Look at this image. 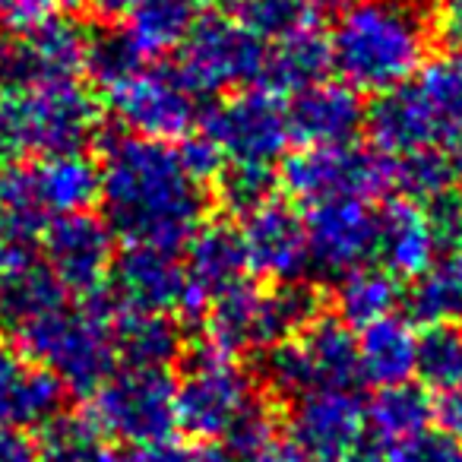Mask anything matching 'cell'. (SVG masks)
<instances>
[{"label": "cell", "mask_w": 462, "mask_h": 462, "mask_svg": "<svg viewBox=\"0 0 462 462\" xmlns=\"http://www.w3.org/2000/svg\"><path fill=\"white\" fill-rule=\"evenodd\" d=\"M415 374L421 377L424 390L449 393L462 390V333L449 323H434L428 333L418 336Z\"/></svg>", "instance_id": "obj_33"}, {"label": "cell", "mask_w": 462, "mask_h": 462, "mask_svg": "<svg viewBox=\"0 0 462 462\" xmlns=\"http://www.w3.org/2000/svg\"><path fill=\"white\" fill-rule=\"evenodd\" d=\"M298 4H304V7L314 10V14L320 16V14H327V10H336L342 0H298Z\"/></svg>", "instance_id": "obj_48"}, {"label": "cell", "mask_w": 462, "mask_h": 462, "mask_svg": "<svg viewBox=\"0 0 462 462\" xmlns=\"http://www.w3.org/2000/svg\"><path fill=\"white\" fill-rule=\"evenodd\" d=\"M203 7H228V4H238V0H197Z\"/></svg>", "instance_id": "obj_50"}, {"label": "cell", "mask_w": 462, "mask_h": 462, "mask_svg": "<svg viewBox=\"0 0 462 462\" xmlns=\"http://www.w3.org/2000/svg\"><path fill=\"white\" fill-rule=\"evenodd\" d=\"M89 415L102 434L149 447L178 428V386L159 367H124L92 393Z\"/></svg>", "instance_id": "obj_8"}, {"label": "cell", "mask_w": 462, "mask_h": 462, "mask_svg": "<svg viewBox=\"0 0 462 462\" xmlns=\"http://www.w3.org/2000/svg\"><path fill=\"white\" fill-rule=\"evenodd\" d=\"M443 424L453 437L462 440V390L449 393L447 402H443Z\"/></svg>", "instance_id": "obj_46"}, {"label": "cell", "mask_w": 462, "mask_h": 462, "mask_svg": "<svg viewBox=\"0 0 462 462\" xmlns=\"http://www.w3.org/2000/svg\"><path fill=\"white\" fill-rule=\"evenodd\" d=\"M418 361V333L405 317L386 314L367 323L358 339V374L374 386L409 383Z\"/></svg>", "instance_id": "obj_26"}, {"label": "cell", "mask_w": 462, "mask_h": 462, "mask_svg": "<svg viewBox=\"0 0 462 462\" xmlns=\"http://www.w3.org/2000/svg\"><path fill=\"white\" fill-rule=\"evenodd\" d=\"M367 121L361 92L348 83H320L295 92V102L289 105L291 140H301L304 146H336L352 143L361 124Z\"/></svg>", "instance_id": "obj_23"}, {"label": "cell", "mask_w": 462, "mask_h": 462, "mask_svg": "<svg viewBox=\"0 0 462 462\" xmlns=\"http://www.w3.org/2000/svg\"><path fill=\"white\" fill-rule=\"evenodd\" d=\"M266 380L282 396L352 386L358 374V339L339 317H317L314 323L266 352Z\"/></svg>", "instance_id": "obj_9"}, {"label": "cell", "mask_w": 462, "mask_h": 462, "mask_svg": "<svg viewBox=\"0 0 462 462\" xmlns=\"http://www.w3.org/2000/svg\"><path fill=\"white\" fill-rule=\"evenodd\" d=\"M102 447V430L92 415L77 411H54L45 424H39V449L42 462H86Z\"/></svg>", "instance_id": "obj_35"}, {"label": "cell", "mask_w": 462, "mask_h": 462, "mask_svg": "<svg viewBox=\"0 0 462 462\" xmlns=\"http://www.w3.org/2000/svg\"><path fill=\"white\" fill-rule=\"evenodd\" d=\"M178 386V424L203 443L231 440L260 411L257 383L225 348L197 346L187 358Z\"/></svg>", "instance_id": "obj_7"}, {"label": "cell", "mask_w": 462, "mask_h": 462, "mask_svg": "<svg viewBox=\"0 0 462 462\" xmlns=\"http://www.w3.org/2000/svg\"><path fill=\"white\" fill-rule=\"evenodd\" d=\"M108 108L130 134L149 136V140H168L187 136L197 124V92L180 79L174 67L146 64L136 73L124 77L121 83L105 89Z\"/></svg>", "instance_id": "obj_15"}, {"label": "cell", "mask_w": 462, "mask_h": 462, "mask_svg": "<svg viewBox=\"0 0 462 462\" xmlns=\"http://www.w3.org/2000/svg\"><path fill=\"white\" fill-rule=\"evenodd\" d=\"M79 0H0V20L14 29H26L48 16H60V10L77 7Z\"/></svg>", "instance_id": "obj_41"}, {"label": "cell", "mask_w": 462, "mask_h": 462, "mask_svg": "<svg viewBox=\"0 0 462 462\" xmlns=\"http://www.w3.org/2000/svg\"><path fill=\"white\" fill-rule=\"evenodd\" d=\"M453 171L456 168L447 155H440L437 149H421V152L390 159V187H396L405 199L434 206L449 190Z\"/></svg>", "instance_id": "obj_34"}, {"label": "cell", "mask_w": 462, "mask_h": 462, "mask_svg": "<svg viewBox=\"0 0 462 462\" xmlns=\"http://www.w3.org/2000/svg\"><path fill=\"white\" fill-rule=\"evenodd\" d=\"M140 67H146V58L134 48V42L121 32H108L102 39L89 42V58H86V70L96 77V83L102 89L121 83L124 77L136 73Z\"/></svg>", "instance_id": "obj_38"}, {"label": "cell", "mask_w": 462, "mask_h": 462, "mask_svg": "<svg viewBox=\"0 0 462 462\" xmlns=\"http://www.w3.org/2000/svg\"><path fill=\"white\" fill-rule=\"evenodd\" d=\"M329 67H333L329 39H323L317 32V26H308L266 45L260 86L273 89L276 96H282V92H301L308 86L327 79Z\"/></svg>", "instance_id": "obj_24"}, {"label": "cell", "mask_w": 462, "mask_h": 462, "mask_svg": "<svg viewBox=\"0 0 462 462\" xmlns=\"http://www.w3.org/2000/svg\"><path fill=\"white\" fill-rule=\"evenodd\" d=\"M289 440L304 462H383V449L367 430V411L348 386L298 396Z\"/></svg>", "instance_id": "obj_11"}, {"label": "cell", "mask_w": 462, "mask_h": 462, "mask_svg": "<svg viewBox=\"0 0 462 462\" xmlns=\"http://www.w3.org/2000/svg\"><path fill=\"white\" fill-rule=\"evenodd\" d=\"M320 317V295L301 282H282L276 289H257L238 282L218 291L206 308L209 342L231 355L257 352L291 339Z\"/></svg>", "instance_id": "obj_6"}, {"label": "cell", "mask_w": 462, "mask_h": 462, "mask_svg": "<svg viewBox=\"0 0 462 462\" xmlns=\"http://www.w3.org/2000/svg\"><path fill=\"white\" fill-rule=\"evenodd\" d=\"M134 462H231V453H225L216 443H199V447H187V443H174L171 437L149 447H134Z\"/></svg>", "instance_id": "obj_40"}, {"label": "cell", "mask_w": 462, "mask_h": 462, "mask_svg": "<svg viewBox=\"0 0 462 462\" xmlns=\"http://www.w3.org/2000/svg\"><path fill=\"white\" fill-rule=\"evenodd\" d=\"M26 358L45 367L70 393H96L115 374V339H111L108 304L92 295L83 304L48 310L16 329Z\"/></svg>", "instance_id": "obj_5"}, {"label": "cell", "mask_w": 462, "mask_h": 462, "mask_svg": "<svg viewBox=\"0 0 462 462\" xmlns=\"http://www.w3.org/2000/svg\"><path fill=\"white\" fill-rule=\"evenodd\" d=\"M98 197L111 235L127 247L178 251L203 228L206 180L187 168L178 143L117 136L105 146Z\"/></svg>", "instance_id": "obj_1"}, {"label": "cell", "mask_w": 462, "mask_h": 462, "mask_svg": "<svg viewBox=\"0 0 462 462\" xmlns=\"http://www.w3.org/2000/svg\"><path fill=\"white\" fill-rule=\"evenodd\" d=\"M371 140L386 159L437 149L462 130V51L434 58L367 115Z\"/></svg>", "instance_id": "obj_3"}, {"label": "cell", "mask_w": 462, "mask_h": 462, "mask_svg": "<svg viewBox=\"0 0 462 462\" xmlns=\"http://www.w3.org/2000/svg\"><path fill=\"white\" fill-rule=\"evenodd\" d=\"M304 231L310 266L327 276H346L377 254V212L367 206V199H333L310 206Z\"/></svg>", "instance_id": "obj_21"}, {"label": "cell", "mask_w": 462, "mask_h": 462, "mask_svg": "<svg viewBox=\"0 0 462 462\" xmlns=\"http://www.w3.org/2000/svg\"><path fill=\"white\" fill-rule=\"evenodd\" d=\"M111 339L115 355L127 367H159L165 371L180 352V329L171 314L152 310H124L111 317Z\"/></svg>", "instance_id": "obj_27"}, {"label": "cell", "mask_w": 462, "mask_h": 462, "mask_svg": "<svg viewBox=\"0 0 462 462\" xmlns=\"http://www.w3.org/2000/svg\"><path fill=\"white\" fill-rule=\"evenodd\" d=\"M64 402V386L32 365L14 342L0 339V430L45 424Z\"/></svg>", "instance_id": "obj_22"}, {"label": "cell", "mask_w": 462, "mask_h": 462, "mask_svg": "<svg viewBox=\"0 0 462 462\" xmlns=\"http://www.w3.org/2000/svg\"><path fill=\"white\" fill-rule=\"evenodd\" d=\"M282 187L308 206L371 199L390 187V159L355 143L304 146L282 165Z\"/></svg>", "instance_id": "obj_12"}, {"label": "cell", "mask_w": 462, "mask_h": 462, "mask_svg": "<svg viewBox=\"0 0 462 462\" xmlns=\"http://www.w3.org/2000/svg\"><path fill=\"white\" fill-rule=\"evenodd\" d=\"M456 222H462V190H459V197H456Z\"/></svg>", "instance_id": "obj_51"}, {"label": "cell", "mask_w": 462, "mask_h": 462, "mask_svg": "<svg viewBox=\"0 0 462 462\" xmlns=\"http://www.w3.org/2000/svg\"><path fill=\"white\" fill-rule=\"evenodd\" d=\"M266 45L247 32L238 20L209 14L193 20L190 32L178 48V67L187 86L197 96H222L231 89L260 86Z\"/></svg>", "instance_id": "obj_10"}, {"label": "cell", "mask_w": 462, "mask_h": 462, "mask_svg": "<svg viewBox=\"0 0 462 462\" xmlns=\"http://www.w3.org/2000/svg\"><path fill=\"white\" fill-rule=\"evenodd\" d=\"M409 304L411 314L428 327L462 317V245L453 247V254L443 263H437L430 273L415 279Z\"/></svg>", "instance_id": "obj_32"}, {"label": "cell", "mask_w": 462, "mask_h": 462, "mask_svg": "<svg viewBox=\"0 0 462 462\" xmlns=\"http://www.w3.org/2000/svg\"><path fill=\"white\" fill-rule=\"evenodd\" d=\"M365 411L374 443L380 449H393L402 440L430 428L434 402H430L428 390H421V386L396 383L380 386V393L371 399V405H365Z\"/></svg>", "instance_id": "obj_28"}, {"label": "cell", "mask_w": 462, "mask_h": 462, "mask_svg": "<svg viewBox=\"0 0 462 462\" xmlns=\"http://www.w3.org/2000/svg\"><path fill=\"white\" fill-rule=\"evenodd\" d=\"M218 174H222L225 203H228V209L241 212V216L270 203L279 180L273 165H251V162H228Z\"/></svg>", "instance_id": "obj_37"}, {"label": "cell", "mask_w": 462, "mask_h": 462, "mask_svg": "<svg viewBox=\"0 0 462 462\" xmlns=\"http://www.w3.org/2000/svg\"><path fill=\"white\" fill-rule=\"evenodd\" d=\"M64 295L67 291L60 289V282L51 276V270L42 260L0 273V317L7 320V327L14 333L20 327H26V323H32L35 317L60 308Z\"/></svg>", "instance_id": "obj_29"}, {"label": "cell", "mask_w": 462, "mask_h": 462, "mask_svg": "<svg viewBox=\"0 0 462 462\" xmlns=\"http://www.w3.org/2000/svg\"><path fill=\"white\" fill-rule=\"evenodd\" d=\"M4 209L48 225L58 216L83 212L98 197V168L83 152L14 162L0 174Z\"/></svg>", "instance_id": "obj_13"}, {"label": "cell", "mask_w": 462, "mask_h": 462, "mask_svg": "<svg viewBox=\"0 0 462 462\" xmlns=\"http://www.w3.org/2000/svg\"><path fill=\"white\" fill-rule=\"evenodd\" d=\"M231 462H304V456L295 449V443L282 440V437H276V430H273V434L254 440L251 447L235 449Z\"/></svg>", "instance_id": "obj_42"}, {"label": "cell", "mask_w": 462, "mask_h": 462, "mask_svg": "<svg viewBox=\"0 0 462 462\" xmlns=\"http://www.w3.org/2000/svg\"><path fill=\"white\" fill-rule=\"evenodd\" d=\"M86 462H134V456H130V453H124V449H108V447H98L96 453H92Z\"/></svg>", "instance_id": "obj_47"}, {"label": "cell", "mask_w": 462, "mask_h": 462, "mask_svg": "<svg viewBox=\"0 0 462 462\" xmlns=\"http://www.w3.org/2000/svg\"><path fill=\"white\" fill-rule=\"evenodd\" d=\"M98 124V102L77 79L14 86L0 96V155L10 162H32L83 152L96 140Z\"/></svg>", "instance_id": "obj_4"}, {"label": "cell", "mask_w": 462, "mask_h": 462, "mask_svg": "<svg viewBox=\"0 0 462 462\" xmlns=\"http://www.w3.org/2000/svg\"><path fill=\"white\" fill-rule=\"evenodd\" d=\"M430 29L411 0H355L329 32L333 67L355 92H393L428 58Z\"/></svg>", "instance_id": "obj_2"}, {"label": "cell", "mask_w": 462, "mask_h": 462, "mask_svg": "<svg viewBox=\"0 0 462 462\" xmlns=\"http://www.w3.org/2000/svg\"><path fill=\"white\" fill-rule=\"evenodd\" d=\"M386 453H390V462H462V440L447 428H428Z\"/></svg>", "instance_id": "obj_39"}, {"label": "cell", "mask_w": 462, "mask_h": 462, "mask_svg": "<svg viewBox=\"0 0 462 462\" xmlns=\"http://www.w3.org/2000/svg\"><path fill=\"white\" fill-rule=\"evenodd\" d=\"M0 209H4V197H0Z\"/></svg>", "instance_id": "obj_52"}, {"label": "cell", "mask_w": 462, "mask_h": 462, "mask_svg": "<svg viewBox=\"0 0 462 462\" xmlns=\"http://www.w3.org/2000/svg\"><path fill=\"white\" fill-rule=\"evenodd\" d=\"M449 162H453V168H462V130L449 140Z\"/></svg>", "instance_id": "obj_49"}, {"label": "cell", "mask_w": 462, "mask_h": 462, "mask_svg": "<svg viewBox=\"0 0 462 462\" xmlns=\"http://www.w3.org/2000/svg\"><path fill=\"white\" fill-rule=\"evenodd\" d=\"M42 254L64 291L79 298L98 295L115 263V235L108 222L89 212L58 216L42 231Z\"/></svg>", "instance_id": "obj_18"}, {"label": "cell", "mask_w": 462, "mask_h": 462, "mask_svg": "<svg viewBox=\"0 0 462 462\" xmlns=\"http://www.w3.org/2000/svg\"><path fill=\"white\" fill-rule=\"evenodd\" d=\"M86 4H89V10L98 16V20L117 23V20H127L130 14H136L143 4H149V0H86Z\"/></svg>", "instance_id": "obj_45"}, {"label": "cell", "mask_w": 462, "mask_h": 462, "mask_svg": "<svg viewBox=\"0 0 462 462\" xmlns=\"http://www.w3.org/2000/svg\"><path fill=\"white\" fill-rule=\"evenodd\" d=\"M434 32L440 35L453 51H462V0H437Z\"/></svg>", "instance_id": "obj_43"}, {"label": "cell", "mask_w": 462, "mask_h": 462, "mask_svg": "<svg viewBox=\"0 0 462 462\" xmlns=\"http://www.w3.org/2000/svg\"><path fill=\"white\" fill-rule=\"evenodd\" d=\"M111 298L124 310H152V314H187L197 317L206 301L190 285L187 266L178 251L162 247H127L111 263L108 273Z\"/></svg>", "instance_id": "obj_17"}, {"label": "cell", "mask_w": 462, "mask_h": 462, "mask_svg": "<svg viewBox=\"0 0 462 462\" xmlns=\"http://www.w3.org/2000/svg\"><path fill=\"white\" fill-rule=\"evenodd\" d=\"M456 216H443L434 206L415 199H393L377 216V257L396 279H421L440 263L443 241Z\"/></svg>", "instance_id": "obj_19"}, {"label": "cell", "mask_w": 462, "mask_h": 462, "mask_svg": "<svg viewBox=\"0 0 462 462\" xmlns=\"http://www.w3.org/2000/svg\"><path fill=\"white\" fill-rule=\"evenodd\" d=\"M241 247H245L247 270L270 282H301L310 266L308 231L304 216H298L289 203H270L241 216Z\"/></svg>", "instance_id": "obj_20"}, {"label": "cell", "mask_w": 462, "mask_h": 462, "mask_svg": "<svg viewBox=\"0 0 462 462\" xmlns=\"http://www.w3.org/2000/svg\"><path fill=\"white\" fill-rule=\"evenodd\" d=\"M0 462H42V456L20 430H0Z\"/></svg>", "instance_id": "obj_44"}, {"label": "cell", "mask_w": 462, "mask_h": 462, "mask_svg": "<svg viewBox=\"0 0 462 462\" xmlns=\"http://www.w3.org/2000/svg\"><path fill=\"white\" fill-rule=\"evenodd\" d=\"M187 276L197 295L209 301L218 291L231 289V285L245 282L247 260L245 247H241V235L228 225H203V228L187 241Z\"/></svg>", "instance_id": "obj_25"}, {"label": "cell", "mask_w": 462, "mask_h": 462, "mask_svg": "<svg viewBox=\"0 0 462 462\" xmlns=\"http://www.w3.org/2000/svg\"><path fill=\"white\" fill-rule=\"evenodd\" d=\"M89 35L67 16H48L0 42V83H67L86 70Z\"/></svg>", "instance_id": "obj_16"}, {"label": "cell", "mask_w": 462, "mask_h": 462, "mask_svg": "<svg viewBox=\"0 0 462 462\" xmlns=\"http://www.w3.org/2000/svg\"><path fill=\"white\" fill-rule=\"evenodd\" d=\"M193 26L190 0H149L136 14L127 16L124 35L146 60L180 48L184 35Z\"/></svg>", "instance_id": "obj_31"}, {"label": "cell", "mask_w": 462, "mask_h": 462, "mask_svg": "<svg viewBox=\"0 0 462 462\" xmlns=\"http://www.w3.org/2000/svg\"><path fill=\"white\" fill-rule=\"evenodd\" d=\"M203 134L216 143L222 159L273 165L282 159L291 143L289 108L273 89L247 86L206 115Z\"/></svg>", "instance_id": "obj_14"}, {"label": "cell", "mask_w": 462, "mask_h": 462, "mask_svg": "<svg viewBox=\"0 0 462 462\" xmlns=\"http://www.w3.org/2000/svg\"><path fill=\"white\" fill-rule=\"evenodd\" d=\"M320 16L298 0H238V23L257 35L263 45L298 29L317 26Z\"/></svg>", "instance_id": "obj_36"}, {"label": "cell", "mask_w": 462, "mask_h": 462, "mask_svg": "<svg viewBox=\"0 0 462 462\" xmlns=\"http://www.w3.org/2000/svg\"><path fill=\"white\" fill-rule=\"evenodd\" d=\"M399 301L396 276L383 266H358V270L339 276L336 285V310L346 327H367L380 317L393 314Z\"/></svg>", "instance_id": "obj_30"}]
</instances>
